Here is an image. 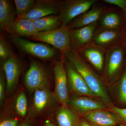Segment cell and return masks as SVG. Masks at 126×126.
Listing matches in <instances>:
<instances>
[{
  "instance_id": "cell-8",
  "label": "cell",
  "mask_w": 126,
  "mask_h": 126,
  "mask_svg": "<svg viewBox=\"0 0 126 126\" xmlns=\"http://www.w3.org/2000/svg\"><path fill=\"white\" fill-rule=\"evenodd\" d=\"M126 36V29H99L94 35L93 44L107 50L125 44Z\"/></svg>"
},
{
  "instance_id": "cell-2",
  "label": "cell",
  "mask_w": 126,
  "mask_h": 126,
  "mask_svg": "<svg viewBox=\"0 0 126 126\" xmlns=\"http://www.w3.org/2000/svg\"><path fill=\"white\" fill-rule=\"evenodd\" d=\"M9 39L21 52L40 59H51L58 55L57 49L45 43H34L13 35H10Z\"/></svg>"
},
{
  "instance_id": "cell-4",
  "label": "cell",
  "mask_w": 126,
  "mask_h": 126,
  "mask_svg": "<svg viewBox=\"0 0 126 126\" xmlns=\"http://www.w3.org/2000/svg\"><path fill=\"white\" fill-rule=\"evenodd\" d=\"M126 56V43L106 50L104 74L108 80L112 81L118 76Z\"/></svg>"
},
{
  "instance_id": "cell-9",
  "label": "cell",
  "mask_w": 126,
  "mask_h": 126,
  "mask_svg": "<svg viewBox=\"0 0 126 126\" xmlns=\"http://www.w3.org/2000/svg\"><path fill=\"white\" fill-rule=\"evenodd\" d=\"M98 21L84 27L69 30L72 49L79 50L92 44L94 38L99 29Z\"/></svg>"
},
{
  "instance_id": "cell-16",
  "label": "cell",
  "mask_w": 126,
  "mask_h": 126,
  "mask_svg": "<svg viewBox=\"0 0 126 126\" xmlns=\"http://www.w3.org/2000/svg\"><path fill=\"white\" fill-rule=\"evenodd\" d=\"M99 29H126V22L124 15L113 7H107L98 21Z\"/></svg>"
},
{
  "instance_id": "cell-3",
  "label": "cell",
  "mask_w": 126,
  "mask_h": 126,
  "mask_svg": "<svg viewBox=\"0 0 126 126\" xmlns=\"http://www.w3.org/2000/svg\"><path fill=\"white\" fill-rule=\"evenodd\" d=\"M69 30L68 26L47 32H38L30 38L31 40L43 42L58 50L62 56L72 50Z\"/></svg>"
},
{
  "instance_id": "cell-20",
  "label": "cell",
  "mask_w": 126,
  "mask_h": 126,
  "mask_svg": "<svg viewBox=\"0 0 126 126\" xmlns=\"http://www.w3.org/2000/svg\"><path fill=\"white\" fill-rule=\"evenodd\" d=\"M33 20L25 18L16 19L10 28V35L31 38L38 33Z\"/></svg>"
},
{
  "instance_id": "cell-10",
  "label": "cell",
  "mask_w": 126,
  "mask_h": 126,
  "mask_svg": "<svg viewBox=\"0 0 126 126\" xmlns=\"http://www.w3.org/2000/svg\"><path fill=\"white\" fill-rule=\"evenodd\" d=\"M63 1L36 0L34 6L30 10L18 18H26L33 21L49 15L59 14Z\"/></svg>"
},
{
  "instance_id": "cell-12",
  "label": "cell",
  "mask_w": 126,
  "mask_h": 126,
  "mask_svg": "<svg viewBox=\"0 0 126 126\" xmlns=\"http://www.w3.org/2000/svg\"><path fill=\"white\" fill-rule=\"evenodd\" d=\"M86 63L100 74L104 73L106 50L92 44L78 50Z\"/></svg>"
},
{
  "instance_id": "cell-30",
  "label": "cell",
  "mask_w": 126,
  "mask_h": 126,
  "mask_svg": "<svg viewBox=\"0 0 126 126\" xmlns=\"http://www.w3.org/2000/svg\"><path fill=\"white\" fill-rule=\"evenodd\" d=\"M4 74L1 72L0 75V102L1 105H2L4 101Z\"/></svg>"
},
{
  "instance_id": "cell-17",
  "label": "cell",
  "mask_w": 126,
  "mask_h": 126,
  "mask_svg": "<svg viewBox=\"0 0 126 126\" xmlns=\"http://www.w3.org/2000/svg\"><path fill=\"white\" fill-rule=\"evenodd\" d=\"M32 112L33 117L44 112L52 105L54 101V96L49 88L38 89L34 92Z\"/></svg>"
},
{
  "instance_id": "cell-27",
  "label": "cell",
  "mask_w": 126,
  "mask_h": 126,
  "mask_svg": "<svg viewBox=\"0 0 126 126\" xmlns=\"http://www.w3.org/2000/svg\"><path fill=\"white\" fill-rule=\"evenodd\" d=\"M110 111L119 118L122 123L126 126V108H121L115 106L110 107Z\"/></svg>"
},
{
  "instance_id": "cell-21",
  "label": "cell",
  "mask_w": 126,
  "mask_h": 126,
  "mask_svg": "<svg viewBox=\"0 0 126 126\" xmlns=\"http://www.w3.org/2000/svg\"><path fill=\"white\" fill-rule=\"evenodd\" d=\"M33 21L39 32L53 31L63 26L58 15H49Z\"/></svg>"
},
{
  "instance_id": "cell-26",
  "label": "cell",
  "mask_w": 126,
  "mask_h": 126,
  "mask_svg": "<svg viewBox=\"0 0 126 126\" xmlns=\"http://www.w3.org/2000/svg\"><path fill=\"white\" fill-rule=\"evenodd\" d=\"M118 96L120 101L126 105V67L123 70L119 81Z\"/></svg>"
},
{
  "instance_id": "cell-33",
  "label": "cell",
  "mask_w": 126,
  "mask_h": 126,
  "mask_svg": "<svg viewBox=\"0 0 126 126\" xmlns=\"http://www.w3.org/2000/svg\"><path fill=\"white\" fill-rule=\"evenodd\" d=\"M80 126H91L85 120H82L81 121Z\"/></svg>"
},
{
  "instance_id": "cell-22",
  "label": "cell",
  "mask_w": 126,
  "mask_h": 126,
  "mask_svg": "<svg viewBox=\"0 0 126 126\" xmlns=\"http://www.w3.org/2000/svg\"><path fill=\"white\" fill-rule=\"evenodd\" d=\"M58 126H80L81 121L76 113L66 106L60 109L56 116Z\"/></svg>"
},
{
  "instance_id": "cell-24",
  "label": "cell",
  "mask_w": 126,
  "mask_h": 126,
  "mask_svg": "<svg viewBox=\"0 0 126 126\" xmlns=\"http://www.w3.org/2000/svg\"><path fill=\"white\" fill-rule=\"evenodd\" d=\"M35 1V0H14L16 18L30 10L34 6Z\"/></svg>"
},
{
  "instance_id": "cell-23",
  "label": "cell",
  "mask_w": 126,
  "mask_h": 126,
  "mask_svg": "<svg viewBox=\"0 0 126 126\" xmlns=\"http://www.w3.org/2000/svg\"><path fill=\"white\" fill-rule=\"evenodd\" d=\"M15 107L16 111L19 116L23 117L27 116L28 102L27 97L24 92H21L18 95L16 100Z\"/></svg>"
},
{
  "instance_id": "cell-15",
  "label": "cell",
  "mask_w": 126,
  "mask_h": 126,
  "mask_svg": "<svg viewBox=\"0 0 126 126\" xmlns=\"http://www.w3.org/2000/svg\"><path fill=\"white\" fill-rule=\"evenodd\" d=\"M84 120L91 126H116L121 123L114 113L105 109H99L83 115Z\"/></svg>"
},
{
  "instance_id": "cell-1",
  "label": "cell",
  "mask_w": 126,
  "mask_h": 126,
  "mask_svg": "<svg viewBox=\"0 0 126 126\" xmlns=\"http://www.w3.org/2000/svg\"><path fill=\"white\" fill-rule=\"evenodd\" d=\"M63 56L73 65L97 97L105 105L112 107L111 101L103 81L94 69L81 58L78 51L72 49Z\"/></svg>"
},
{
  "instance_id": "cell-32",
  "label": "cell",
  "mask_w": 126,
  "mask_h": 126,
  "mask_svg": "<svg viewBox=\"0 0 126 126\" xmlns=\"http://www.w3.org/2000/svg\"><path fill=\"white\" fill-rule=\"evenodd\" d=\"M43 126H56L54 123L52 122L48 121L46 122L43 125Z\"/></svg>"
},
{
  "instance_id": "cell-18",
  "label": "cell",
  "mask_w": 126,
  "mask_h": 126,
  "mask_svg": "<svg viewBox=\"0 0 126 126\" xmlns=\"http://www.w3.org/2000/svg\"><path fill=\"white\" fill-rule=\"evenodd\" d=\"M68 104L83 115L94 110L105 109L106 108L104 103L86 96H79L70 98Z\"/></svg>"
},
{
  "instance_id": "cell-7",
  "label": "cell",
  "mask_w": 126,
  "mask_h": 126,
  "mask_svg": "<svg viewBox=\"0 0 126 126\" xmlns=\"http://www.w3.org/2000/svg\"><path fill=\"white\" fill-rule=\"evenodd\" d=\"M55 84V96L56 99L66 106L69 100L68 92V82L64 57L61 55V58L57 61L53 69Z\"/></svg>"
},
{
  "instance_id": "cell-19",
  "label": "cell",
  "mask_w": 126,
  "mask_h": 126,
  "mask_svg": "<svg viewBox=\"0 0 126 126\" xmlns=\"http://www.w3.org/2000/svg\"><path fill=\"white\" fill-rule=\"evenodd\" d=\"M17 18L13 1L10 0H0V29L1 31L10 33V28Z\"/></svg>"
},
{
  "instance_id": "cell-25",
  "label": "cell",
  "mask_w": 126,
  "mask_h": 126,
  "mask_svg": "<svg viewBox=\"0 0 126 126\" xmlns=\"http://www.w3.org/2000/svg\"><path fill=\"white\" fill-rule=\"evenodd\" d=\"M14 53L11 47L2 34L0 36V58L4 61L9 58Z\"/></svg>"
},
{
  "instance_id": "cell-35",
  "label": "cell",
  "mask_w": 126,
  "mask_h": 126,
  "mask_svg": "<svg viewBox=\"0 0 126 126\" xmlns=\"http://www.w3.org/2000/svg\"><path fill=\"white\" fill-rule=\"evenodd\" d=\"M119 126H125L124 124H120V125H119Z\"/></svg>"
},
{
  "instance_id": "cell-31",
  "label": "cell",
  "mask_w": 126,
  "mask_h": 126,
  "mask_svg": "<svg viewBox=\"0 0 126 126\" xmlns=\"http://www.w3.org/2000/svg\"><path fill=\"white\" fill-rule=\"evenodd\" d=\"M19 126H33V123L30 119H27L22 122Z\"/></svg>"
},
{
  "instance_id": "cell-28",
  "label": "cell",
  "mask_w": 126,
  "mask_h": 126,
  "mask_svg": "<svg viewBox=\"0 0 126 126\" xmlns=\"http://www.w3.org/2000/svg\"><path fill=\"white\" fill-rule=\"evenodd\" d=\"M104 3L117 6L123 10L126 7V0H103Z\"/></svg>"
},
{
  "instance_id": "cell-34",
  "label": "cell",
  "mask_w": 126,
  "mask_h": 126,
  "mask_svg": "<svg viewBox=\"0 0 126 126\" xmlns=\"http://www.w3.org/2000/svg\"><path fill=\"white\" fill-rule=\"evenodd\" d=\"M123 12H124V16H125V19H126V7L125 9H124L123 10Z\"/></svg>"
},
{
  "instance_id": "cell-13",
  "label": "cell",
  "mask_w": 126,
  "mask_h": 126,
  "mask_svg": "<svg viewBox=\"0 0 126 126\" xmlns=\"http://www.w3.org/2000/svg\"><path fill=\"white\" fill-rule=\"evenodd\" d=\"M22 69L20 60L15 53L4 61L3 70L6 79L7 92H11L15 87Z\"/></svg>"
},
{
  "instance_id": "cell-11",
  "label": "cell",
  "mask_w": 126,
  "mask_h": 126,
  "mask_svg": "<svg viewBox=\"0 0 126 126\" xmlns=\"http://www.w3.org/2000/svg\"><path fill=\"white\" fill-rule=\"evenodd\" d=\"M68 84L72 92L80 96L97 97L72 63L64 58Z\"/></svg>"
},
{
  "instance_id": "cell-5",
  "label": "cell",
  "mask_w": 126,
  "mask_h": 126,
  "mask_svg": "<svg viewBox=\"0 0 126 126\" xmlns=\"http://www.w3.org/2000/svg\"><path fill=\"white\" fill-rule=\"evenodd\" d=\"M24 83L28 90L34 92L41 88H49L50 76L45 66L41 63L33 60L25 73Z\"/></svg>"
},
{
  "instance_id": "cell-6",
  "label": "cell",
  "mask_w": 126,
  "mask_h": 126,
  "mask_svg": "<svg viewBox=\"0 0 126 126\" xmlns=\"http://www.w3.org/2000/svg\"><path fill=\"white\" fill-rule=\"evenodd\" d=\"M98 0H63L58 14L63 26H67L73 20L99 2Z\"/></svg>"
},
{
  "instance_id": "cell-14",
  "label": "cell",
  "mask_w": 126,
  "mask_h": 126,
  "mask_svg": "<svg viewBox=\"0 0 126 126\" xmlns=\"http://www.w3.org/2000/svg\"><path fill=\"white\" fill-rule=\"evenodd\" d=\"M100 2L73 20L67 26L69 29H78L98 21L107 7Z\"/></svg>"
},
{
  "instance_id": "cell-29",
  "label": "cell",
  "mask_w": 126,
  "mask_h": 126,
  "mask_svg": "<svg viewBox=\"0 0 126 126\" xmlns=\"http://www.w3.org/2000/svg\"><path fill=\"white\" fill-rule=\"evenodd\" d=\"M19 121L16 118H7L2 120L0 123V126H19Z\"/></svg>"
}]
</instances>
